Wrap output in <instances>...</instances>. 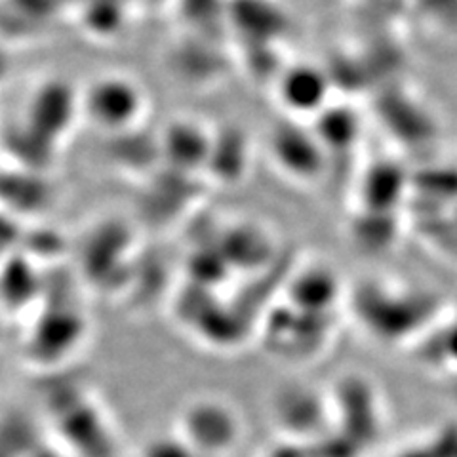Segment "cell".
Returning <instances> with one entry per match:
<instances>
[{
  "mask_svg": "<svg viewBox=\"0 0 457 457\" xmlns=\"http://www.w3.org/2000/svg\"><path fill=\"white\" fill-rule=\"evenodd\" d=\"M0 73H3V69H0Z\"/></svg>",
  "mask_w": 457,
  "mask_h": 457,
  "instance_id": "cell-1",
  "label": "cell"
}]
</instances>
